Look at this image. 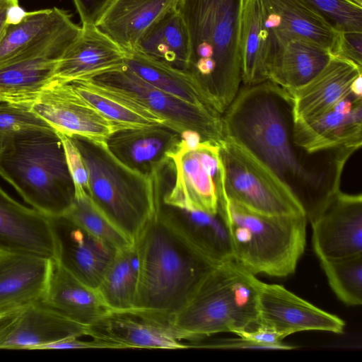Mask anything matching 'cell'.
Returning <instances> with one entry per match:
<instances>
[{
    "label": "cell",
    "instance_id": "e0dca14e",
    "mask_svg": "<svg viewBox=\"0 0 362 362\" xmlns=\"http://www.w3.org/2000/svg\"><path fill=\"white\" fill-rule=\"evenodd\" d=\"M86 328L38 302L0 316V349H40L61 339L86 336Z\"/></svg>",
    "mask_w": 362,
    "mask_h": 362
},
{
    "label": "cell",
    "instance_id": "ba28073f",
    "mask_svg": "<svg viewBox=\"0 0 362 362\" xmlns=\"http://www.w3.org/2000/svg\"><path fill=\"white\" fill-rule=\"evenodd\" d=\"M222 165L219 195L269 215H305L292 189L273 170L233 139L220 144Z\"/></svg>",
    "mask_w": 362,
    "mask_h": 362
},
{
    "label": "cell",
    "instance_id": "277c9868",
    "mask_svg": "<svg viewBox=\"0 0 362 362\" xmlns=\"http://www.w3.org/2000/svg\"><path fill=\"white\" fill-rule=\"evenodd\" d=\"M261 283L233 261L217 265L171 316L172 324L185 341L252 330L259 325Z\"/></svg>",
    "mask_w": 362,
    "mask_h": 362
},
{
    "label": "cell",
    "instance_id": "3957f363",
    "mask_svg": "<svg viewBox=\"0 0 362 362\" xmlns=\"http://www.w3.org/2000/svg\"><path fill=\"white\" fill-rule=\"evenodd\" d=\"M0 176L33 209L63 216L75 190L61 138L53 128H30L5 135Z\"/></svg>",
    "mask_w": 362,
    "mask_h": 362
},
{
    "label": "cell",
    "instance_id": "9c48e42d",
    "mask_svg": "<svg viewBox=\"0 0 362 362\" xmlns=\"http://www.w3.org/2000/svg\"><path fill=\"white\" fill-rule=\"evenodd\" d=\"M356 151H337L331 183L308 218L312 225L313 250L320 261L362 254V195L340 189L345 164Z\"/></svg>",
    "mask_w": 362,
    "mask_h": 362
},
{
    "label": "cell",
    "instance_id": "b9f144b4",
    "mask_svg": "<svg viewBox=\"0 0 362 362\" xmlns=\"http://www.w3.org/2000/svg\"><path fill=\"white\" fill-rule=\"evenodd\" d=\"M81 337H69L42 346L40 349H105L103 344L95 340L84 341Z\"/></svg>",
    "mask_w": 362,
    "mask_h": 362
},
{
    "label": "cell",
    "instance_id": "8d00e7d4",
    "mask_svg": "<svg viewBox=\"0 0 362 362\" xmlns=\"http://www.w3.org/2000/svg\"><path fill=\"white\" fill-rule=\"evenodd\" d=\"M321 12L338 30L362 33V8L345 0H305Z\"/></svg>",
    "mask_w": 362,
    "mask_h": 362
},
{
    "label": "cell",
    "instance_id": "52a82bcc",
    "mask_svg": "<svg viewBox=\"0 0 362 362\" xmlns=\"http://www.w3.org/2000/svg\"><path fill=\"white\" fill-rule=\"evenodd\" d=\"M245 0H178L190 38L191 67L197 62L216 64L214 95L225 111L242 83L240 30Z\"/></svg>",
    "mask_w": 362,
    "mask_h": 362
},
{
    "label": "cell",
    "instance_id": "ac0fdd59",
    "mask_svg": "<svg viewBox=\"0 0 362 362\" xmlns=\"http://www.w3.org/2000/svg\"><path fill=\"white\" fill-rule=\"evenodd\" d=\"M55 260L76 277L97 288L117 250L62 216L50 217Z\"/></svg>",
    "mask_w": 362,
    "mask_h": 362
},
{
    "label": "cell",
    "instance_id": "ffe728a7",
    "mask_svg": "<svg viewBox=\"0 0 362 362\" xmlns=\"http://www.w3.org/2000/svg\"><path fill=\"white\" fill-rule=\"evenodd\" d=\"M126 56L127 52L95 25L82 24L80 35L58 61L52 80L69 82L121 69Z\"/></svg>",
    "mask_w": 362,
    "mask_h": 362
},
{
    "label": "cell",
    "instance_id": "7c38bea8",
    "mask_svg": "<svg viewBox=\"0 0 362 362\" xmlns=\"http://www.w3.org/2000/svg\"><path fill=\"white\" fill-rule=\"evenodd\" d=\"M30 110L57 132L105 143L115 132L128 128L103 115L69 82L52 80Z\"/></svg>",
    "mask_w": 362,
    "mask_h": 362
},
{
    "label": "cell",
    "instance_id": "ab89813d",
    "mask_svg": "<svg viewBox=\"0 0 362 362\" xmlns=\"http://www.w3.org/2000/svg\"><path fill=\"white\" fill-rule=\"evenodd\" d=\"M332 55L347 59L362 66V33L338 30Z\"/></svg>",
    "mask_w": 362,
    "mask_h": 362
},
{
    "label": "cell",
    "instance_id": "d590c367",
    "mask_svg": "<svg viewBox=\"0 0 362 362\" xmlns=\"http://www.w3.org/2000/svg\"><path fill=\"white\" fill-rule=\"evenodd\" d=\"M329 284L337 297L347 305L362 303V254L320 260Z\"/></svg>",
    "mask_w": 362,
    "mask_h": 362
},
{
    "label": "cell",
    "instance_id": "7402d4cb",
    "mask_svg": "<svg viewBox=\"0 0 362 362\" xmlns=\"http://www.w3.org/2000/svg\"><path fill=\"white\" fill-rule=\"evenodd\" d=\"M52 261L31 255L0 252V316L40 301Z\"/></svg>",
    "mask_w": 362,
    "mask_h": 362
},
{
    "label": "cell",
    "instance_id": "d4e9b609",
    "mask_svg": "<svg viewBox=\"0 0 362 362\" xmlns=\"http://www.w3.org/2000/svg\"><path fill=\"white\" fill-rule=\"evenodd\" d=\"M262 1L279 21L276 28H269L272 54L292 39L308 40L333 54L338 30L316 8L305 0Z\"/></svg>",
    "mask_w": 362,
    "mask_h": 362
},
{
    "label": "cell",
    "instance_id": "60d3db41",
    "mask_svg": "<svg viewBox=\"0 0 362 362\" xmlns=\"http://www.w3.org/2000/svg\"><path fill=\"white\" fill-rule=\"evenodd\" d=\"M114 0H73L82 24L96 25Z\"/></svg>",
    "mask_w": 362,
    "mask_h": 362
},
{
    "label": "cell",
    "instance_id": "f6af8a7d",
    "mask_svg": "<svg viewBox=\"0 0 362 362\" xmlns=\"http://www.w3.org/2000/svg\"><path fill=\"white\" fill-rule=\"evenodd\" d=\"M18 4V0H0V39L7 26L6 18L9 8Z\"/></svg>",
    "mask_w": 362,
    "mask_h": 362
},
{
    "label": "cell",
    "instance_id": "2e32d148",
    "mask_svg": "<svg viewBox=\"0 0 362 362\" xmlns=\"http://www.w3.org/2000/svg\"><path fill=\"white\" fill-rule=\"evenodd\" d=\"M259 325L271 328L284 338L302 331L342 334L345 322L298 297L279 284L262 281L257 300Z\"/></svg>",
    "mask_w": 362,
    "mask_h": 362
},
{
    "label": "cell",
    "instance_id": "bcb514c9",
    "mask_svg": "<svg viewBox=\"0 0 362 362\" xmlns=\"http://www.w3.org/2000/svg\"><path fill=\"white\" fill-rule=\"evenodd\" d=\"M350 90L355 96L362 98V74L357 76L352 81Z\"/></svg>",
    "mask_w": 362,
    "mask_h": 362
},
{
    "label": "cell",
    "instance_id": "f1b7e54d",
    "mask_svg": "<svg viewBox=\"0 0 362 362\" xmlns=\"http://www.w3.org/2000/svg\"><path fill=\"white\" fill-rule=\"evenodd\" d=\"M125 63L156 88L189 105L219 113L211 94L192 72L173 67L136 51L127 52Z\"/></svg>",
    "mask_w": 362,
    "mask_h": 362
},
{
    "label": "cell",
    "instance_id": "603a6c76",
    "mask_svg": "<svg viewBox=\"0 0 362 362\" xmlns=\"http://www.w3.org/2000/svg\"><path fill=\"white\" fill-rule=\"evenodd\" d=\"M362 74V66L332 55L327 65L303 86L286 90L291 95L294 121L308 119L332 108L351 93L352 81Z\"/></svg>",
    "mask_w": 362,
    "mask_h": 362
},
{
    "label": "cell",
    "instance_id": "30bf717a",
    "mask_svg": "<svg viewBox=\"0 0 362 362\" xmlns=\"http://www.w3.org/2000/svg\"><path fill=\"white\" fill-rule=\"evenodd\" d=\"M219 148L218 144L203 141L197 148L187 149L180 142L168 155L175 178L163 195V204L182 210L218 213L222 176Z\"/></svg>",
    "mask_w": 362,
    "mask_h": 362
},
{
    "label": "cell",
    "instance_id": "5b68a950",
    "mask_svg": "<svg viewBox=\"0 0 362 362\" xmlns=\"http://www.w3.org/2000/svg\"><path fill=\"white\" fill-rule=\"evenodd\" d=\"M219 209L229 230L233 262L255 275L281 278L295 272L306 245L305 215L264 214L221 194Z\"/></svg>",
    "mask_w": 362,
    "mask_h": 362
},
{
    "label": "cell",
    "instance_id": "cb8c5ba5",
    "mask_svg": "<svg viewBox=\"0 0 362 362\" xmlns=\"http://www.w3.org/2000/svg\"><path fill=\"white\" fill-rule=\"evenodd\" d=\"M39 303L86 327L111 310L97 288L76 277L55 259L52 261L47 287Z\"/></svg>",
    "mask_w": 362,
    "mask_h": 362
},
{
    "label": "cell",
    "instance_id": "83f0119b",
    "mask_svg": "<svg viewBox=\"0 0 362 362\" xmlns=\"http://www.w3.org/2000/svg\"><path fill=\"white\" fill-rule=\"evenodd\" d=\"M162 208L180 234L213 264L233 261L229 230L220 209L218 213L210 214L178 209L163 204Z\"/></svg>",
    "mask_w": 362,
    "mask_h": 362
},
{
    "label": "cell",
    "instance_id": "d6986e66",
    "mask_svg": "<svg viewBox=\"0 0 362 362\" xmlns=\"http://www.w3.org/2000/svg\"><path fill=\"white\" fill-rule=\"evenodd\" d=\"M0 252L54 259L56 248L50 217L26 207L0 187Z\"/></svg>",
    "mask_w": 362,
    "mask_h": 362
},
{
    "label": "cell",
    "instance_id": "836d02e7",
    "mask_svg": "<svg viewBox=\"0 0 362 362\" xmlns=\"http://www.w3.org/2000/svg\"><path fill=\"white\" fill-rule=\"evenodd\" d=\"M138 276V260L134 243L117 250L97 287L111 310L136 308Z\"/></svg>",
    "mask_w": 362,
    "mask_h": 362
},
{
    "label": "cell",
    "instance_id": "74e56055",
    "mask_svg": "<svg viewBox=\"0 0 362 362\" xmlns=\"http://www.w3.org/2000/svg\"><path fill=\"white\" fill-rule=\"evenodd\" d=\"M30 128H52L29 107L0 105V133L7 134Z\"/></svg>",
    "mask_w": 362,
    "mask_h": 362
},
{
    "label": "cell",
    "instance_id": "4fadbf2b",
    "mask_svg": "<svg viewBox=\"0 0 362 362\" xmlns=\"http://www.w3.org/2000/svg\"><path fill=\"white\" fill-rule=\"evenodd\" d=\"M98 81L125 89L169 122L181 134L184 130L197 132L204 141L220 145L225 138L222 115L215 111L189 105L151 85L127 65L93 78Z\"/></svg>",
    "mask_w": 362,
    "mask_h": 362
},
{
    "label": "cell",
    "instance_id": "1f68e13d",
    "mask_svg": "<svg viewBox=\"0 0 362 362\" xmlns=\"http://www.w3.org/2000/svg\"><path fill=\"white\" fill-rule=\"evenodd\" d=\"M133 51L173 67L189 71L190 38L186 23L177 8L153 24L141 37Z\"/></svg>",
    "mask_w": 362,
    "mask_h": 362
},
{
    "label": "cell",
    "instance_id": "4316f807",
    "mask_svg": "<svg viewBox=\"0 0 362 362\" xmlns=\"http://www.w3.org/2000/svg\"><path fill=\"white\" fill-rule=\"evenodd\" d=\"M178 0H114L96 26L125 51L135 49L144 33L177 8Z\"/></svg>",
    "mask_w": 362,
    "mask_h": 362
},
{
    "label": "cell",
    "instance_id": "c3c4849f",
    "mask_svg": "<svg viewBox=\"0 0 362 362\" xmlns=\"http://www.w3.org/2000/svg\"><path fill=\"white\" fill-rule=\"evenodd\" d=\"M5 135L6 134L0 133V153H1V151L2 150V148H3Z\"/></svg>",
    "mask_w": 362,
    "mask_h": 362
},
{
    "label": "cell",
    "instance_id": "484cf974",
    "mask_svg": "<svg viewBox=\"0 0 362 362\" xmlns=\"http://www.w3.org/2000/svg\"><path fill=\"white\" fill-rule=\"evenodd\" d=\"M69 83L103 115L128 128L159 125L171 128L165 117L125 89L93 78L77 79Z\"/></svg>",
    "mask_w": 362,
    "mask_h": 362
},
{
    "label": "cell",
    "instance_id": "7bdbcfd3",
    "mask_svg": "<svg viewBox=\"0 0 362 362\" xmlns=\"http://www.w3.org/2000/svg\"><path fill=\"white\" fill-rule=\"evenodd\" d=\"M180 144L187 149L197 148L204 141L203 138L197 132L186 129L180 134Z\"/></svg>",
    "mask_w": 362,
    "mask_h": 362
},
{
    "label": "cell",
    "instance_id": "7dc6e473",
    "mask_svg": "<svg viewBox=\"0 0 362 362\" xmlns=\"http://www.w3.org/2000/svg\"><path fill=\"white\" fill-rule=\"evenodd\" d=\"M346 1L355 5L358 7L362 8V0H345Z\"/></svg>",
    "mask_w": 362,
    "mask_h": 362
},
{
    "label": "cell",
    "instance_id": "4dcf8cb0",
    "mask_svg": "<svg viewBox=\"0 0 362 362\" xmlns=\"http://www.w3.org/2000/svg\"><path fill=\"white\" fill-rule=\"evenodd\" d=\"M71 15L64 9L26 12L21 22L7 25L0 39V64L74 28Z\"/></svg>",
    "mask_w": 362,
    "mask_h": 362
},
{
    "label": "cell",
    "instance_id": "8992f818",
    "mask_svg": "<svg viewBox=\"0 0 362 362\" xmlns=\"http://www.w3.org/2000/svg\"><path fill=\"white\" fill-rule=\"evenodd\" d=\"M71 138L88 168L90 197L133 241L163 204L161 173L146 175L134 171L116 159L105 143Z\"/></svg>",
    "mask_w": 362,
    "mask_h": 362
},
{
    "label": "cell",
    "instance_id": "9a60e30c",
    "mask_svg": "<svg viewBox=\"0 0 362 362\" xmlns=\"http://www.w3.org/2000/svg\"><path fill=\"white\" fill-rule=\"evenodd\" d=\"M296 146L308 154L362 145V98L351 93L332 108L308 119L294 121Z\"/></svg>",
    "mask_w": 362,
    "mask_h": 362
},
{
    "label": "cell",
    "instance_id": "f546056e",
    "mask_svg": "<svg viewBox=\"0 0 362 362\" xmlns=\"http://www.w3.org/2000/svg\"><path fill=\"white\" fill-rule=\"evenodd\" d=\"M331 53L303 39L288 40L269 59L267 80L286 90L303 86L329 62Z\"/></svg>",
    "mask_w": 362,
    "mask_h": 362
},
{
    "label": "cell",
    "instance_id": "8fae6325",
    "mask_svg": "<svg viewBox=\"0 0 362 362\" xmlns=\"http://www.w3.org/2000/svg\"><path fill=\"white\" fill-rule=\"evenodd\" d=\"M81 32L77 25L0 64V102L30 107L52 81L58 61Z\"/></svg>",
    "mask_w": 362,
    "mask_h": 362
},
{
    "label": "cell",
    "instance_id": "f35d334b",
    "mask_svg": "<svg viewBox=\"0 0 362 362\" xmlns=\"http://www.w3.org/2000/svg\"><path fill=\"white\" fill-rule=\"evenodd\" d=\"M64 146L68 168L72 178L75 197H90V175L87 165L73 139L57 132Z\"/></svg>",
    "mask_w": 362,
    "mask_h": 362
},
{
    "label": "cell",
    "instance_id": "e575fe53",
    "mask_svg": "<svg viewBox=\"0 0 362 362\" xmlns=\"http://www.w3.org/2000/svg\"><path fill=\"white\" fill-rule=\"evenodd\" d=\"M63 216L116 250L133 243L105 215L89 195L74 197L72 204Z\"/></svg>",
    "mask_w": 362,
    "mask_h": 362
},
{
    "label": "cell",
    "instance_id": "6da1fadb",
    "mask_svg": "<svg viewBox=\"0 0 362 362\" xmlns=\"http://www.w3.org/2000/svg\"><path fill=\"white\" fill-rule=\"evenodd\" d=\"M222 118L225 136L247 148L287 184L308 216L328 188L320 187L321 177L298 153L288 92L269 81L244 86Z\"/></svg>",
    "mask_w": 362,
    "mask_h": 362
},
{
    "label": "cell",
    "instance_id": "5bb4252c",
    "mask_svg": "<svg viewBox=\"0 0 362 362\" xmlns=\"http://www.w3.org/2000/svg\"><path fill=\"white\" fill-rule=\"evenodd\" d=\"M86 336L105 349H187L171 316L139 308L110 310L87 327Z\"/></svg>",
    "mask_w": 362,
    "mask_h": 362
},
{
    "label": "cell",
    "instance_id": "d6a6232c",
    "mask_svg": "<svg viewBox=\"0 0 362 362\" xmlns=\"http://www.w3.org/2000/svg\"><path fill=\"white\" fill-rule=\"evenodd\" d=\"M271 48L269 27L262 0H245L240 30L242 83L252 86L267 81L266 67Z\"/></svg>",
    "mask_w": 362,
    "mask_h": 362
},
{
    "label": "cell",
    "instance_id": "7a4b0ae2",
    "mask_svg": "<svg viewBox=\"0 0 362 362\" xmlns=\"http://www.w3.org/2000/svg\"><path fill=\"white\" fill-rule=\"evenodd\" d=\"M162 206L133 240L139 270L135 306L172 316L217 265L180 234Z\"/></svg>",
    "mask_w": 362,
    "mask_h": 362
},
{
    "label": "cell",
    "instance_id": "44dd1931",
    "mask_svg": "<svg viewBox=\"0 0 362 362\" xmlns=\"http://www.w3.org/2000/svg\"><path fill=\"white\" fill-rule=\"evenodd\" d=\"M180 134L164 125L124 128L114 132L105 144L121 163L146 175L160 173L168 155L178 146Z\"/></svg>",
    "mask_w": 362,
    "mask_h": 362
},
{
    "label": "cell",
    "instance_id": "ee69618b",
    "mask_svg": "<svg viewBox=\"0 0 362 362\" xmlns=\"http://www.w3.org/2000/svg\"><path fill=\"white\" fill-rule=\"evenodd\" d=\"M26 12L18 4L11 6L7 13L6 23L8 25H16L24 18Z\"/></svg>",
    "mask_w": 362,
    "mask_h": 362
}]
</instances>
